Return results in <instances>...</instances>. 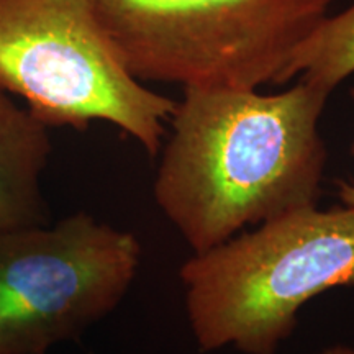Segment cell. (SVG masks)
<instances>
[{
	"instance_id": "1",
	"label": "cell",
	"mask_w": 354,
	"mask_h": 354,
	"mask_svg": "<svg viewBox=\"0 0 354 354\" xmlns=\"http://www.w3.org/2000/svg\"><path fill=\"white\" fill-rule=\"evenodd\" d=\"M330 94L302 79L272 95L184 87L154 198L194 253L315 205L326 162L318 122Z\"/></svg>"
},
{
	"instance_id": "2",
	"label": "cell",
	"mask_w": 354,
	"mask_h": 354,
	"mask_svg": "<svg viewBox=\"0 0 354 354\" xmlns=\"http://www.w3.org/2000/svg\"><path fill=\"white\" fill-rule=\"evenodd\" d=\"M180 281L201 351L276 354L302 305L354 286V209L313 205L264 221L194 254Z\"/></svg>"
},
{
	"instance_id": "3",
	"label": "cell",
	"mask_w": 354,
	"mask_h": 354,
	"mask_svg": "<svg viewBox=\"0 0 354 354\" xmlns=\"http://www.w3.org/2000/svg\"><path fill=\"white\" fill-rule=\"evenodd\" d=\"M335 0H86L138 81L184 87L281 84Z\"/></svg>"
},
{
	"instance_id": "4",
	"label": "cell",
	"mask_w": 354,
	"mask_h": 354,
	"mask_svg": "<svg viewBox=\"0 0 354 354\" xmlns=\"http://www.w3.org/2000/svg\"><path fill=\"white\" fill-rule=\"evenodd\" d=\"M0 91L46 128L112 123L151 158L177 109L125 68L86 0H0Z\"/></svg>"
},
{
	"instance_id": "5",
	"label": "cell",
	"mask_w": 354,
	"mask_h": 354,
	"mask_svg": "<svg viewBox=\"0 0 354 354\" xmlns=\"http://www.w3.org/2000/svg\"><path fill=\"white\" fill-rule=\"evenodd\" d=\"M141 261L131 233L86 212L0 233V354H46L127 295Z\"/></svg>"
},
{
	"instance_id": "6",
	"label": "cell",
	"mask_w": 354,
	"mask_h": 354,
	"mask_svg": "<svg viewBox=\"0 0 354 354\" xmlns=\"http://www.w3.org/2000/svg\"><path fill=\"white\" fill-rule=\"evenodd\" d=\"M50 154L48 128L0 91V233L50 223L41 190Z\"/></svg>"
},
{
	"instance_id": "7",
	"label": "cell",
	"mask_w": 354,
	"mask_h": 354,
	"mask_svg": "<svg viewBox=\"0 0 354 354\" xmlns=\"http://www.w3.org/2000/svg\"><path fill=\"white\" fill-rule=\"evenodd\" d=\"M354 73V3L336 17L326 15L289 57L281 84L302 74V81L333 92Z\"/></svg>"
},
{
	"instance_id": "8",
	"label": "cell",
	"mask_w": 354,
	"mask_h": 354,
	"mask_svg": "<svg viewBox=\"0 0 354 354\" xmlns=\"http://www.w3.org/2000/svg\"><path fill=\"white\" fill-rule=\"evenodd\" d=\"M351 99L354 102V88L351 91ZM351 151L354 154V145L351 148ZM339 198L346 207H353L354 209V184H348V183H342L339 184Z\"/></svg>"
},
{
	"instance_id": "9",
	"label": "cell",
	"mask_w": 354,
	"mask_h": 354,
	"mask_svg": "<svg viewBox=\"0 0 354 354\" xmlns=\"http://www.w3.org/2000/svg\"><path fill=\"white\" fill-rule=\"evenodd\" d=\"M317 354H354V346H348V344H336V346L322 349V351Z\"/></svg>"
}]
</instances>
